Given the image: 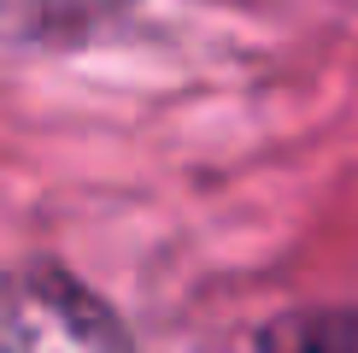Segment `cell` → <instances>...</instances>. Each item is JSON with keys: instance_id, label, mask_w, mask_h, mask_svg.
<instances>
[{"instance_id": "6da1fadb", "label": "cell", "mask_w": 358, "mask_h": 353, "mask_svg": "<svg viewBox=\"0 0 358 353\" xmlns=\"http://www.w3.org/2000/svg\"><path fill=\"white\" fill-rule=\"evenodd\" d=\"M271 353H358L352 318H288L271 335Z\"/></svg>"}]
</instances>
